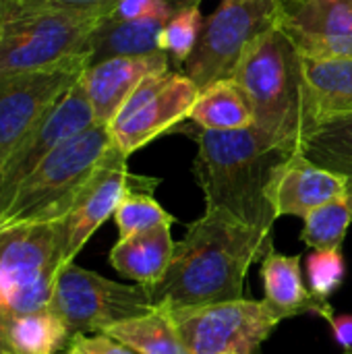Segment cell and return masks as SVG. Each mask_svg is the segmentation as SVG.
<instances>
[{"label":"cell","instance_id":"26","mask_svg":"<svg viewBox=\"0 0 352 354\" xmlns=\"http://www.w3.org/2000/svg\"><path fill=\"white\" fill-rule=\"evenodd\" d=\"M305 226L301 232V241L311 249H342L346 232L352 224V212L349 203L342 199H334L309 216L303 218Z\"/></svg>","mask_w":352,"mask_h":354},{"label":"cell","instance_id":"35","mask_svg":"<svg viewBox=\"0 0 352 354\" xmlns=\"http://www.w3.org/2000/svg\"><path fill=\"white\" fill-rule=\"evenodd\" d=\"M346 354H352V353H346Z\"/></svg>","mask_w":352,"mask_h":354},{"label":"cell","instance_id":"15","mask_svg":"<svg viewBox=\"0 0 352 354\" xmlns=\"http://www.w3.org/2000/svg\"><path fill=\"white\" fill-rule=\"evenodd\" d=\"M166 71L168 54L162 50L141 56H114L89 64L81 75V83L93 108L95 122L108 127L120 106L147 77Z\"/></svg>","mask_w":352,"mask_h":354},{"label":"cell","instance_id":"6","mask_svg":"<svg viewBox=\"0 0 352 354\" xmlns=\"http://www.w3.org/2000/svg\"><path fill=\"white\" fill-rule=\"evenodd\" d=\"M62 270L60 224H0V317L48 309Z\"/></svg>","mask_w":352,"mask_h":354},{"label":"cell","instance_id":"34","mask_svg":"<svg viewBox=\"0 0 352 354\" xmlns=\"http://www.w3.org/2000/svg\"><path fill=\"white\" fill-rule=\"evenodd\" d=\"M174 2H199V0H174Z\"/></svg>","mask_w":352,"mask_h":354},{"label":"cell","instance_id":"3","mask_svg":"<svg viewBox=\"0 0 352 354\" xmlns=\"http://www.w3.org/2000/svg\"><path fill=\"white\" fill-rule=\"evenodd\" d=\"M232 79L253 110V127L270 141L301 151L303 56L278 29L259 35L243 54Z\"/></svg>","mask_w":352,"mask_h":354},{"label":"cell","instance_id":"11","mask_svg":"<svg viewBox=\"0 0 352 354\" xmlns=\"http://www.w3.org/2000/svg\"><path fill=\"white\" fill-rule=\"evenodd\" d=\"M89 62V54H81L56 66L0 77V170L33 124L79 81Z\"/></svg>","mask_w":352,"mask_h":354},{"label":"cell","instance_id":"33","mask_svg":"<svg viewBox=\"0 0 352 354\" xmlns=\"http://www.w3.org/2000/svg\"><path fill=\"white\" fill-rule=\"evenodd\" d=\"M344 201L349 203V207H351V212H352V180H349V187H346V195H344Z\"/></svg>","mask_w":352,"mask_h":354},{"label":"cell","instance_id":"29","mask_svg":"<svg viewBox=\"0 0 352 354\" xmlns=\"http://www.w3.org/2000/svg\"><path fill=\"white\" fill-rule=\"evenodd\" d=\"M58 354H137L127 344L108 336L106 332L98 334H75L66 346Z\"/></svg>","mask_w":352,"mask_h":354},{"label":"cell","instance_id":"8","mask_svg":"<svg viewBox=\"0 0 352 354\" xmlns=\"http://www.w3.org/2000/svg\"><path fill=\"white\" fill-rule=\"evenodd\" d=\"M191 354H261V346L284 322L266 299H237L170 309Z\"/></svg>","mask_w":352,"mask_h":354},{"label":"cell","instance_id":"2","mask_svg":"<svg viewBox=\"0 0 352 354\" xmlns=\"http://www.w3.org/2000/svg\"><path fill=\"white\" fill-rule=\"evenodd\" d=\"M195 141V176L205 197V209H224L272 234L278 220L274 205L278 178L301 151L270 141L255 127L201 131Z\"/></svg>","mask_w":352,"mask_h":354},{"label":"cell","instance_id":"27","mask_svg":"<svg viewBox=\"0 0 352 354\" xmlns=\"http://www.w3.org/2000/svg\"><path fill=\"white\" fill-rule=\"evenodd\" d=\"M203 21L199 2H178L160 33V50L185 64L199 41Z\"/></svg>","mask_w":352,"mask_h":354},{"label":"cell","instance_id":"13","mask_svg":"<svg viewBox=\"0 0 352 354\" xmlns=\"http://www.w3.org/2000/svg\"><path fill=\"white\" fill-rule=\"evenodd\" d=\"M154 183V178H141L129 174L127 156L112 143L102 164L81 189L77 199L60 224V243H62V268L73 263L79 251L87 245L93 232L108 220L114 218V212L122 197L137 185Z\"/></svg>","mask_w":352,"mask_h":354},{"label":"cell","instance_id":"9","mask_svg":"<svg viewBox=\"0 0 352 354\" xmlns=\"http://www.w3.org/2000/svg\"><path fill=\"white\" fill-rule=\"evenodd\" d=\"M278 0H220L203 21L199 41L185 62V75L199 89L232 79L247 48L276 27Z\"/></svg>","mask_w":352,"mask_h":354},{"label":"cell","instance_id":"16","mask_svg":"<svg viewBox=\"0 0 352 354\" xmlns=\"http://www.w3.org/2000/svg\"><path fill=\"white\" fill-rule=\"evenodd\" d=\"M303 137L311 129L352 112V58H303Z\"/></svg>","mask_w":352,"mask_h":354},{"label":"cell","instance_id":"22","mask_svg":"<svg viewBox=\"0 0 352 354\" xmlns=\"http://www.w3.org/2000/svg\"><path fill=\"white\" fill-rule=\"evenodd\" d=\"M106 334L137 354H191L183 342L170 307H154L108 328Z\"/></svg>","mask_w":352,"mask_h":354},{"label":"cell","instance_id":"12","mask_svg":"<svg viewBox=\"0 0 352 354\" xmlns=\"http://www.w3.org/2000/svg\"><path fill=\"white\" fill-rule=\"evenodd\" d=\"M98 124L85 87L75 81L60 100L33 124V129L23 137V141L15 147L10 158L0 170V216L10 205L15 193L23 185V180L50 156L58 145L83 133L85 129Z\"/></svg>","mask_w":352,"mask_h":354},{"label":"cell","instance_id":"19","mask_svg":"<svg viewBox=\"0 0 352 354\" xmlns=\"http://www.w3.org/2000/svg\"><path fill=\"white\" fill-rule=\"evenodd\" d=\"M261 282L266 301L284 315V319L315 313L330 322L334 307L330 301H319L311 295L301 272V255H284L272 249L261 259Z\"/></svg>","mask_w":352,"mask_h":354},{"label":"cell","instance_id":"21","mask_svg":"<svg viewBox=\"0 0 352 354\" xmlns=\"http://www.w3.org/2000/svg\"><path fill=\"white\" fill-rule=\"evenodd\" d=\"M71 334L50 309L0 317V354H58Z\"/></svg>","mask_w":352,"mask_h":354},{"label":"cell","instance_id":"14","mask_svg":"<svg viewBox=\"0 0 352 354\" xmlns=\"http://www.w3.org/2000/svg\"><path fill=\"white\" fill-rule=\"evenodd\" d=\"M276 27L303 58H352V0H278Z\"/></svg>","mask_w":352,"mask_h":354},{"label":"cell","instance_id":"5","mask_svg":"<svg viewBox=\"0 0 352 354\" xmlns=\"http://www.w3.org/2000/svg\"><path fill=\"white\" fill-rule=\"evenodd\" d=\"M110 147L112 139L106 124H93L58 145L23 180L10 205L0 216V224L62 220Z\"/></svg>","mask_w":352,"mask_h":354},{"label":"cell","instance_id":"28","mask_svg":"<svg viewBox=\"0 0 352 354\" xmlns=\"http://www.w3.org/2000/svg\"><path fill=\"white\" fill-rule=\"evenodd\" d=\"M344 276L346 263L342 249H313L307 257L309 290L319 301H330V297L342 286Z\"/></svg>","mask_w":352,"mask_h":354},{"label":"cell","instance_id":"30","mask_svg":"<svg viewBox=\"0 0 352 354\" xmlns=\"http://www.w3.org/2000/svg\"><path fill=\"white\" fill-rule=\"evenodd\" d=\"M328 324H330L338 344L346 353H352V315H334Z\"/></svg>","mask_w":352,"mask_h":354},{"label":"cell","instance_id":"32","mask_svg":"<svg viewBox=\"0 0 352 354\" xmlns=\"http://www.w3.org/2000/svg\"><path fill=\"white\" fill-rule=\"evenodd\" d=\"M19 6H21L19 0H0V27H2V23H4Z\"/></svg>","mask_w":352,"mask_h":354},{"label":"cell","instance_id":"18","mask_svg":"<svg viewBox=\"0 0 352 354\" xmlns=\"http://www.w3.org/2000/svg\"><path fill=\"white\" fill-rule=\"evenodd\" d=\"M176 4L178 2L168 0L156 12L139 19H116L110 15L87 41V54L91 58L89 64L114 56H141L160 52V33Z\"/></svg>","mask_w":352,"mask_h":354},{"label":"cell","instance_id":"1","mask_svg":"<svg viewBox=\"0 0 352 354\" xmlns=\"http://www.w3.org/2000/svg\"><path fill=\"white\" fill-rule=\"evenodd\" d=\"M272 249V234L224 209H205L174 243L164 278L147 286L151 303L178 309L243 299L249 268Z\"/></svg>","mask_w":352,"mask_h":354},{"label":"cell","instance_id":"25","mask_svg":"<svg viewBox=\"0 0 352 354\" xmlns=\"http://www.w3.org/2000/svg\"><path fill=\"white\" fill-rule=\"evenodd\" d=\"M160 180L133 187L114 212V222L118 228V239H127L160 224H174V216H170L151 195V189Z\"/></svg>","mask_w":352,"mask_h":354},{"label":"cell","instance_id":"4","mask_svg":"<svg viewBox=\"0 0 352 354\" xmlns=\"http://www.w3.org/2000/svg\"><path fill=\"white\" fill-rule=\"evenodd\" d=\"M116 4L19 6L0 27V77L56 66L87 54L91 33L114 12Z\"/></svg>","mask_w":352,"mask_h":354},{"label":"cell","instance_id":"31","mask_svg":"<svg viewBox=\"0 0 352 354\" xmlns=\"http://www.w3.org/2000/svg\"><path fill=\"white\" fill-rule=\"evenodd\" d=\"M21 6H58V8H89L118 0H19Z\"/></svg>","mask_w":352,"mask_h":354},{"label":"cell","instance_id":"17","mask_svg":"<svg viewBox=\"0 0 352 354\" xmlns=\"http://www.w3.org/2000/svg\"><path fill=\"white\" fill-rule=\"evenodd\" d=\"M346 176L315 166L305 156L297 153L278 178L274 193L276 216L305 218L313 209L334 199H342L346 195Z\"/></svg>","mask_w":352,"mask_h":354},{"label":"cell","instance_id":"20","mask_svg":"<svg viewBox=\"0 0 352 354\" xmlns=\"http://www.w3.org/2000/svg\"><path fill=\"white\" fill-rule=\"evenodd\" d=\"M172 224H160L145 232L118 239L110 249V266L124 278L141 286H154L168 270L174 253Z\"/></svg>","mask_w":352,"mask_h":354},{"label":"cell","instance_id":"23","mask_svg":"<svg viewBox=\"0 0 352 354\" xmlns=\"http://www.w3.org/2000/svg\"><path fill=\"white\" fill-rule=\"evenodd\" d=\"M189 118L201 131H237L253 127V110L234 79H222L203 87Z\"/></svg>","mask_w":352,"mask_h":354},{"label":"cell","instance_id":"7","mask_svg":"<svg viewBox=\"0 0 352 354\" xmlns=\"http://www.w3.org/2000/svg\"><path fill=\"white\" fill-rule=\"evenodd\" d=\"M48 309L75 336L106 332L124 319L154 309V303L147 286L120 284L73 261L58 272Z\"/></svg>","mask_w":352,"mask_h":354},{"label":"cell","instance_id":"24","mask_svg":"<svg viewBox=\"0 0 352 354\" xmlns=\"http://www.w3.org/2000/svg\"><path fill=\"white\" fill-rule=\"evenodd\" d=\"M301 156L315 166L352 180V112L322 122L305 133L301 141Z\"/></svg>","mask_w":352,"mask_h":354},{"label":"cell","instance_id":"10","mask_svg":"<svg viewBox=\"0 0 352 354\" xmlns=\"http://www.w3.org/2000/svg\"><path fill=\"white\" fill-rule=\"evenodd\" d=\"M199 87L185 73H160L147 77L108 122L112 143L129 158L149 141L189 118Z\"/></svg>","mask_w":352,"mask_h":354}]
</instances>
